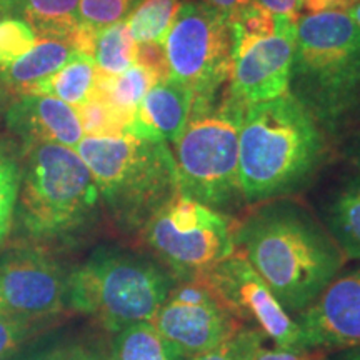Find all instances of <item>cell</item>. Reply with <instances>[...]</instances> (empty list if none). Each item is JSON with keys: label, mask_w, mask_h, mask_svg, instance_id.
Masks as SVG:
<instances>
[{"label": "cell", "mask_w": 360, "mask_h": 360, "mask_svg": "<svg viewBox=\"0 0 360 360\" xmlns=\"http://www.w3.org/2000/svg\"><path fill=\"white\" fill-rule=\"evenodd\" d=\"M233 242L292 317L310 307L347 262L326 225L289 197L255 204L233 225Z\"/></svg>", "instance_id": "cell-1"}, {"label": "cell", "mask_w": 360, "mask_h": 360, "mask_svg": "<svg viewBox=\"0 0 360 360\" xmlns=\"http://www.w3.org/2000/svg\"><path fill=\"white\" fill-rule=\"evenodd\" d=\"M326 159L323 127L294 94L245 107L238 179L247 204L295 195L312 182Z\"/></svg>", "instance_id": "cell-2"}, {"label": "cell", "mask_w": 360, "mask_h": 360, "mask_svg": "<svg viewBox=\"0 0 360 360\" xmlns=\"http://www.w3.org/2000/svg\"><path fill=\"white\" fill-rule=\"evenodd\" d=\"M101 210L96 180L75 148L52 142L27 147L13 220L27 240L69 247L87 236Z\"/></svg>", "instance_id": "cell-3"}, {"label": "cell", "mask_w": 360, "mask_h": 360, "mask_svg": "<svg viewBox=\"0 0 360 360\" xmlns=\"http://www.w3.org/2000/svg\"><path fill=\"white\" fill-rule=\"evenodd\" d=\"M75 150L96 180L102 209L124 233L141 232L179 195L177 170L167 142L130 134L85 135Z\"/></svg>", "instance_id": "cell-4"}, {"label": "cell", "mask_w": 360, "mask_h": 360, "mask_svg": "<svg viewBox=\"0 0 360 360\" xmlns=\"http://www.w3.org/2000/svg\"><path fill=\"white\" fill-rule=\"evenodd\" d=\"M157 260L119 247H98L67 276L65 305L110 334L155 317L175 285Z\"/></svg>", "instance_id": "cell-5"}, {"label": "cell", "mask_w": 360, "mask_h": 360, "mask_svg": "<svg viewBox=\"0 0 360 360\" xmlns=\"http://www.w3.org/2000/svg\"><path fill=\"white\" fill-rule=\"evenodd\" d=\"M290 94L323 127H334L360 97V29L344 11L297 20Z\"/></svg>", "instance_id": "cell-6"}, {"label": "cell", "mask_w": 360, "mask_h": 360, "mask_svg": "<svg viewBox=\"0 0 360 360\" xmlns=\"http://www.w3.org/2000/svg\"><path fill=\"white\" fill-rule=\"evenodd\" d=\"M245 105L229 90L193 102L182 132L170 143L179 193L227 214L242 200L238 142Z\"/></svg>", "instance_id": "cell-7"}, {"label": "cell", "mask_w": 360, "mask_h": 360, "mask_svg": "<svg viewBox=\"0 0 360 360\" xmlns=\"http://www.w3.org/2000/svg\"><path fill=\"white\" fill-rule=\"evenodd\" d=\"M233 225L227 214L179 193L148 220L139 236L175 281H197L236 254Z\"/></svg>", "instance_id": "cell-8"}, {"label": "cell", "mask_w": 360, "mask_h": 360, "mask_svg": "<svg viewBox=\"0 0 360 360\" xmlns=\"http://www.w3.org/2000/svg\"><path fill=\"white\" fill-rule=\"evenodd\" d=\"M297 20L270 13L255 4L231 20L233 51L229 90L245 107L285 96L290 90Z\"/></svg>", "instance_id": "cell-9"}, {"label": "cell", "mask_w": 360, "mask_h": 360, "mask_svg": "<svg viewBox=\"0 0 360 360\" xmlns=\"http://www.w3.org/2000/svg\"><path fill=\"white\" fill-rule=\"evenodd\" d=\"M169 79L184 84L193 102L212 101L231 79V19L204 2H182L164 39Z\"/></svg>", "instance_id": "cell-10"}, {"label": "cell", "mask_w": 360, "mask_h": 360, "mask_svg": "<svg viewBox=\"0 0 360 360\" xmlns=\"http://www.w3.org/2000/svg\"><path fill=\"white\" fill-rule=\"evenodd\" d=\"M197 281L217 297L242 327L260 332L276 347L302 350L295 317L282 307L264 278L238 250Z\"/></svg>", "instance_id": "cell-11"}, {"label": "cell", "mask_w": 360, "mask_h": 360, "mask_svg": "<svg viewBox=\"0 0 360 360\" xmlns=\"http://www.w3.org/2000/svg\"><path fill=\"white\" fill-rule=\"evenodd\" d=\"M67 276L44 245L29 242L0 254V297L11 315L56 321L67 309Z\"/></svg>", "instance_id": "cell-12"}, {"label": "cell", "mask_w": 360, "mask_h": 360, "mask_svg": "<svg viewBox=\"0 0 360 360\" xmlns=\"http://www.w3.org/2000/svg\"><path fill=\"white\" fill-rule=\"evenodd\" d=\"M152 323L187 357L225 344L242 326L199 281H177Z\"/></svg>", "instance_id": "cell-13"}, {"label": "cell", "mask_w": 360, "mask_h": 360, "mask_svg": "<svg viewBox=\"0 0 360 360\" xmlns=\"http://www.w3.org/2000/svg\"><path fill=\"white\" fill-rule=\"evenodd\" d=\"M295 322L302 350L360 347V267L339 274Z\"/></svg>", "instance_id": "cell-14"}, {"label": "cell", "mask_w": 360, "mask_h": 360, "mask_svg": "<svg viewBox=\"0 0 360 360\" xmlns=\"http://www.w3.org/2000/svg\"><path fill=\"white\" fill-rule=\"evenodd\" d=\"M6 124L25 148L42 142L75 148L85 137L77 109L42 94H20L8 107Z\"/></svg>", "instance_id": "cell-15"}, {"label": "cell", "mask_w": 360, "mask_h": 360, "mask_svg": "<svg viewBox=\"0 0 360 360\" xmlns=\"http://www.w3.org/2000/svg\"><path fill=\"white\" fill-rule=\"evenodd\" d=\"M192 92L174 79L157 82L139 103L125 134L172 143L182 132L192 109Z\"/></svg>", "instance_id": "cell-16"}, {"label": "cell", "mask_w": 360, "mask_h": 360, "mask_svg": "<svg viewBox=\"0 0 360 360\" xmlns=\"http://www.w3.org/2000/svg\"><path fill=\"white\" fill-rule=\"evenodd\" d=\"M322 219L345 259L360 260V175L337 186L328 195Z\"/></svg>", "instance_id": "cell-17"}, {"label": "cell", "mask_w": 360, "mask_h": 360, "mask_svg": "<svg viewBox=\"0 0 360 360\" xmlns=\"http://www.w3.org/2000/svg\"><path fill=\"white\" fill-rule=\"evenodd\" d=\"M77 52L67 39L62 37H37V44L29 53L19 58L7 70L0 72L2 82L17 92L51 77L67 60Z\"/></svg>", "instance_id": "cell-18"}, {"label": "cell", "mask_w": 360, "mask_h": 360, "mask_svg": "<svg viewBox=\"0 0 360 360\" xmlns=\"http://www.w3.org/2000/svg\"><path fill=\"white\" fill-rule=\"evenodd\" d=\"M97 80V65L94 58L85 53L74 52L67 64L51 77L30 85L19 94H42L60 98L62 102L77 109L92 97Z\"/></svg>", "instance_id": "cell-19"}, {"label": "cell", "mask_w": 360, "mask_h": 360, "mask_svg": "<svg viewBox=\"0 0 360 360\" xmlns=\"http://www.w3.org/2000/svg\"><path fill=\"white\" fill-rule=\"evenodd\" d=\"M15 6L37 37H62L74 45L79 19V0H7V11Z\"/></svg>", "instance_id": "cell-20"}, {"label": "cell", "mask_w": 360, "mask_h": 360, "mask_svg": "<svg viewBox=\"0 0 360 360\" xmlns=\"http://www.w3.org/2000/svg\"><path fill=\"white\" fill-rule=\"evenodd\" d=\"M187 355L165 339L150 321L115 332L107 360H186Z\"/></svg>", "instance_id": "cell-21"}, {"label": "cell", "mask_w": 360, "mask_h": 360, "mask_svg": "<svg viewBox=\"0 0 360 360\" xmlns=\"http://www.w3.org/2000/svg\"><path fill=\"white\" fill-rule=\"evenodd\" d=\"M157 82L160 80L150 70L139 64L129 67L120 75H105L97 70L92 96L110 103L115 110H119L132 122L139 103Z\"/></svg>", "instance_id": "cell-22"}, {"label": "cell", "mask_w": 360, "mask_h": 360, "mask_svg": "<svg viewBox=\"0 0 360 360\" xmlns=\"http://www.w3.org/2000/svg\"><path fill=\"white\" fill-rule=\"evenodd\" d=\"M135 49L137 42L122 20L97 30L92 58L98 72L105 75H120L135 64Z\"/></svg>", "instance_id": "cell-23"}, {"label": "cell", "mask_w": 360, "mask_h": 360, "mask_svg": "<svg viewBox=\"0 0 360 360\" xmlns=\"http://www.w3.org/2000/svg\"><path fill=\"white\" fill-rule=\"evenodd\" d=\"M182 0H142L125 19L130 35L137 44L164 42Z\"/></svg>", "instance_id": "cell-24"}, {"label": "cell", "mask_w": 360, "mask_h": 360, "mask_svg": "<svg viewBox=\"0 0 360 360\" xmlns=\"http://www.w3.org/2000/svg\"><path fill=\"white\" fill-rule=\"evenodd\" d=\"M20 187V162L0 148V250L6 245L15 220Z\"/></svg>", "instance_id": "cell-25"}, {"label": "cell", "mask_w": 360, "mask_h": 360, "mask_svg": "<svg viewBox=\"0 0 360 360\" xmlns=\"http://www.w3.org/2000/svg\"><path fill=\"white\" fill-rule=\"evenodd\" d=\"M77 114L84 134L90 137L122 135L130 124L127 117L115 110L110 103L94 96L84 105L77 107Z\"/></svg>", "instance_id": "cell-26"}, {"label": "cell", "mask_w": 360, "mask_h": 360, "mask_svg": "<svg viewBox=\"0 0 360 360\" xmlns=\"http://www.w3.org/2000/svg\"><path fill=\"white\" fill-rule=\"evenodd\" d=\"M45 319L0 315V360H11L20 354L30 340L51 326Z\"/></svg>", "instance_id": "cell-27"}, {"label": "cell", "mask_w": 360, "mask_h": 360, "mask_svg": "<svg viewBox=\"0 0 360 360\" xmlns=\"http://www.w3.org/2000/svg\"><path fill=\"white\" fill-rule=\"evenodd\" d=\"M37 44V34L24 19H0V72L7 70Z\"/></svg>", "instance_id": "cell-28"}, {"label": "cell", "mask_w": 360, "mask_h": 360, "mask_svg": "<svg viewBox=\"0 0 360 360\" xmlns=\"http://www.w3.org/2000/svg\"><path fill=\"white\" fill-rule=\"evenodd\" d=\"M236 339L238 354L242 360H309L307 350H287L281 347H269L267 339L250 327H240Z\"/></svg>", "instance_id": "cell-29"}, {"label": "cell", "mask_w": 360, "mask_h": 360, "mask_svg": "<svg viewBox=\"0 0 360 360\" xmlns=\"http://www.w3.org/2000/svg\"><path fill=\"white\" fill-rule=\"evenodd\" d=\"M134 0H79V19L94 30L105 29L127 19Z\"/></svg>", "instance_id": "cell-30"}, {"label": "cell", "mask_w": 360, "mask_h": 360, "mask_svg": "<svg viewBox=\"0 0 360 360\" xmlns=\"http://www.w3.org/2000/svg\"><path fill=\"white\" fill-rule=\"evenodd\" d=\"M135 64L146 67L159 80L169 79V67L164 51V42L137 44V49H135Z\"/></svg>", "instance_id": "cell-31"}, {"label": "cell", "mask_w": 360, "mask_h": 360, "mask_svg": "<svg viewBox=\"0 0 360 360\" xmlns=\"http://www.w3.org/2000/svg\"><path fill=\"white\" fill-rule=\"evenodd\" d=\"M53 360H107V354L87 344L57 345Z\"/></svg>", "instance_id": "cell-32"}, {"label": "cell", "mask_w": 360, "mask_h": 360, "mask_svg": "<svg viewBox=\"0 0 360 360\" xmlns=\"http://www.w3.org/2000/svg\"><path fill=\"white\" fill-rule=\"evenodd\" d=\"M255 6L262 7L264 11L276 15H287L292 19H299L300 12L304 11L302 0H250Z\"/></svg>", "instance_id": "cell-33"}, {"label": "cell", "mask_w": 360, "mask_h": 360, "mask_svg": "<svg viewBox=\"0 0 360 360\" xmlns=\"http://www.w3.org/2000/svg\"><path fill=\"white\" fill-rule=\"evenodd\" d=\"M186 360H242L240 354H238L236 339L225 342V344L219 345L212 350H207V352H200L195 355H191Z\"/></svg>", "instance_id": "cell-34"}, {"label": "cell", "mask_w": 360, "mask_h": 360, "mask_svg": "<svg viewBox=\"0 0 360 360\" xmlns=\"http://www.w3.org/2000/svg\"><path fill=\"white\" fill-rule=\"evenodd\" d=\"M184 2H204L209 7L224 13L227 19H233L238 12H242L247 6H250V0H184Z\"/></svg>", "instance_id": "cell-35"}, {"label": "cell", "mask_w": 360, "mask_h": 360, "mask_svg": "<svg viewBox=\"0 0 360 360\" xmlns=\"http://www.w3.org/2000/svg\"><path fill=\"white\" fill-rule=\"evenodd\" d=\"M355 0H302V7L310 13L328 11H347Z\"/></svg>", "instance_id": "cell-36"}, {"label": "cell", "mask_w": 360, "mask_h": 360, "mask_svg": "<svg viewBox=\"0 0 360 360\" xmlns=\"http://www.w3.org/2000/svg\"><path fill=\"white\" fill-rule=\"evenodd\" d=\"M56 350H57V345H53V347H49V349H37V350H32V352L29 354H17L15 357H12L11 360H53L56 357Z\"/></svg>", "instance_id": "cell-37"}, {"label": "cell", "mask_w": 360, "mask_h": 360, "mask_svg": "<svg viewBox=\"0 0 360 360\" xmlns=\"http://www.w3.org/2000/svg\"><path fill=\"white\" fill-rule=\"evenodd\" d=\"M332 360H360V347L344 349L339 355H335Z\"/></svg>", "instance_id": "cell-38"}, {"label": "cell", "mask_w": 360, "mask_h": 360, "mask_svg": "<svg viewBox=\"0 0 360 360\" xmlns=\"http://www.w3.org/2000/svg\"><path fill=\"white\" fill-rule=\"evenodd\" d=\"M345 12L349 13L350 19H352L355 24L359 25V29H360V0H355L352 6H350Z\"/></svg>", "instance_id": "cell-39"}, {"label": "cell", "mask_w": 360, "mask_h": 360, "mask_svg": "<svg viewBox=\"0 0 360 360\" xmlns=\"http://www.w3.org/2000/svg\"><path fill=\"white\" fill-rule=\"evenodd\" d=\"M0 315H11L7 312L6 305H4V302H2V297H0Z\"/></svg>", "instance_id": "cell-40"}, {"label": "cell", "mask_w": 360, "mask_h": 360, "mask_svg": "<svg viewBox=\"0 0 360 360\" xmlns=\"http://www.w3.org/2000/svg\"><path fill=\"white\" fill-rule=\"evenodd\" d=\"M7 11V0H0V12Z\"/></svg>", "instance_id": "cell-41"}, {"label": "cell", "mask_w": 360, "mask_h": 360, "mask_svg": "<svg viewBox=\"0 0 360 360\" xmlns=\"http://www.w3.org/2000/svg\"><path fill=\"white\" fill-rule=\"evenodd\" d=\"M355 162H357V165H359V169H360V146L357 148V154H355Z\"/></svg>", "instance_id": "cell-42"}, {"label": "cell", "mask_w": 360, "mask_h": 360, "mask_svg": "<svg viewBox=\"0 0 360 360\" xmlns=\"http://www.w3.org/2000/svg\"><path fill=\"white\" fill-rule=\"evenodd\" d=\"M141 2H142V0H134V7L137 6V4H141Z\"/></svg>", "instance_id": "cell-43"}]
</instances>
